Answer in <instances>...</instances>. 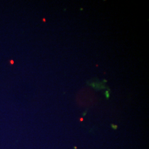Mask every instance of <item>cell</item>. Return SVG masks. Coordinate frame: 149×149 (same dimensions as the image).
<instances>
[{"label":"cell","mask_w":149,"mask_h":149,"mask_svg":"<svg viewBox=\"0 0 149 149\" xmlns=\"http://www.w3.org/2000/svg\"><path fill=\"white\" fill-rule=\"evenodd\" d=\"M83 120H84V119H83L82 118H80V122H82V121H83Z\"/></svg>","instance_id":"obj_2"},{"label":"cell","mask_w":149,"mask_h":149,"mask_svg":"<svg viewBox=\"0 0 149 149\" xmlns=\"http://www.w3.org/2000/svg\"><path fill=\"white\" fill-rule=\"evenodd\" d=\"M106 96L107 98L108 99L109 97V92L108 91H106Z\"/></svg>","instance_id":"obj_1"}]
</instances>
